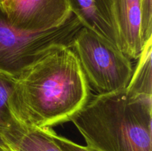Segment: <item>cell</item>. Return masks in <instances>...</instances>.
Masks as SVG:
<instances>
[{"label":"cell","instance_id":"6da1fadb","mask_svg":"<svg viewBox=\"0 0 152 151\" xmlns=\"http://www.w3.org/2000/svg\"><path fill=\"white\" fill-rule=\"evenodd\" d=\"M91 96V87L75 53L71 47H62L15 78L10 108L23 125L51 128L70 121Z\"/></svg>","mask_w":152,"mask_h":151},{"label":"cell","instance_id":"7a4b0ae2","mask_svg":"<svg viewBox=\"0 0 152 151\" xmlns=\"http://www.w3.org/2000/svg\"><path fill=\"white\" fill-rule=\"evenodd\" d=\"M152 96L126 88L91 96L70 121L97 151H152Z\"/></svg>","mask_w":152,"mask_h":151},{"label":"cell","instance_id":"3957f363","mask_svg":"<svg viewBox=\"0 0 152 151\" xmlns=\"http://www.w3.org/2000/svg\"><path fill=\"white\" fill-rule=\"evenodd\" d=\"M83 27L73 13L59 26L42 31L14 28L0 5V74L16 78L48 53L71 47Z\"/></svg>","mask_w":152,"mask_h":151},{"label":"cell","instance_id":"277c9868","mask_svg":"<svg viewBox=\"0 0 152 151\" xmlns=\"http://www.w3.org/2000/svg\"><path fill=\"white\" fill-rule=\"evenodd\" d=\"M90 87L106 94L127 87L133 73L132 60L108 40L82 27L71 45Z\"/></svg>","mask_w":152,"mask_h":151},{"label":"cell","instance_id":"5b68a950","mask_svg":"<svg viewBox=\"0 0 152 151\" xmlns=\"http://www.w3.org/2000/svg\"><path fill=\"white\" fill-rule=\"evenodd\" d=\"M0 5L12 26L28 31L59 26L72 13L67 0H3Z\"/></svg>","mask_w":152,"mask_h":151},{"label":"cell","instance_id":"8992f818","mask_svg":"<svg viewBox=\"0 0 152 151\" xmlns=\"http://www.w3.org/2000/svg\"><path fill=\"white\" fill-rule=\"evenodd\" d=\"M119 48L131 60H137L143 44L141 40V0H112Z\"/></svg>","mask_w":152,"mask_h":151},{"label":"cell","instance_id":"52a82bcc","mask_svg":"<svg viewBox=\"0 0 152 151\" xmlns=\"http://www.w3.org/2000/svg\"><path fill=\"white\" fill-rule=\"evenodd\" d=\"M83 27L102 36L119 48L112 0H67ZM120 49V48H119Z\"/></svg>","mask_w":152,"mask_h":151},{"label":"cell","instance_id":"ba28073f","mask_svg":"<svg viewBox=\"0 0 152 151\" xmlns=\"http://www.w3.org/2000/svg\"><path fill=\"white\" fill-rule=\"evenodd\" d=\"M50 129L27 127L15 120L0 131V144L7 151H62L50 136Z\"/></svg>","mask_w":152,"mask_h":151},{"label":"cell","instance_id":"9c48e42d","mask_svg":"<svg viewBox=\"0 0 152 151\" xmlns=\"http://www.w3.org/2000/svg\"><path fill=\"white\" fill-rule=\"evenodd\" d=\"M152 38L147 41L137 59L126 89L137 96H152Z\"/></svg>","mask_w":152,"mask_h":151},{"label":"cell","instance_id":"30bf717a","mask_svg":"<svg viewBox=\"0 0 152 151\" xmlns=\"http://www.w3.org/2000/svg\"><path fill=\"white\" fill-rule=\"evenodd\" d=\"M15 78L0 74V131L10 127L16 120L10 108Z\"/></svg>","mask_w":152,"mask_h":151},{"label":"cell","instance_id":"8fae6325","mask_svg":"<svg viewBox=\"0 0 152 151\" xmlns=\"http://www.w3.org/2000/svg\"><path fill=\"white\" fill-rule=\"evenodd\" d=\"M141 40L143 44L152 38V0H141Z\"/></svg>","mask_w":152,"mask_h":151},{"label":"cell","instance_id":"7c38bea8","mask_svg":"<svg viewBox=\"0 0 152 151\" xmlns=\"http://www.w3.org/2000/svg\"><path fill=\"white\" fill-rule=\"evenodd\" d=\"M50 133L54 142L62 150V151H97L88 146L78 144L67 138L57 135L52 129H50Z\"/></svg>","mask_w":152,"mask_h":151},{"label":"cell","instance_id":"4fadbf2b","mask_svg":"<svg viewBox=\"0 0 152 151\" xmlns=\"http://www.w3.org/2000/svg\"><path fill=\"white\" fill-rule=\"evenodd\" d=\"M0 151H7L1 144H0Z\"/></svg>","mask_w":152,"mask_h":151},{"label":"cell","instance_id":"5bb4252c","mask_svg":"<svg viewBox=\"0 0 152 151\" xmlns=\"http://www.w3.org/2000/svg\"><path fill=\"white\" fill-rule=\"evenodd\" d=\"M2 1H3V0H0V3H1Z\"/></svg>","mask_w":152,"mask_h":151},{"label":"cell","instance_id":"9a60e30c","mask_svg":"<svg viewBox=\"0 0 152 151\" xmlns=\"http://www.w3.org/2000/svg\"></svg>","mask_w":152,"mask_h":151}]
</instances>
